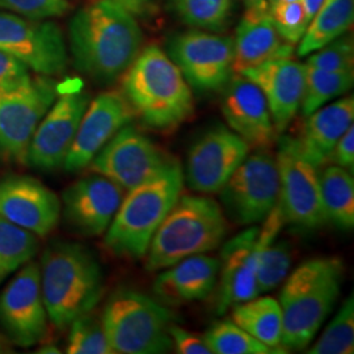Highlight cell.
<instances>
[{"instance_id":"6da1fadb","label":"cell","mask_w":354,"mask_h":354,"mask_svg":"<svg viewBox=\"0 0 354 354\" xmlns=\"http://www.w3.org/2000/svg\"><path fill=\"white\" fill-rule=\"evenodd\" d=\"M76 68L96 82L111 83L140 54L143 35L136 17L112 0H91L68 26Z\"/></svg>"},{"instance_id":"d6a6232c","label":"cell","mask_w":354,"mask_h":354,"mask_svg":"<svg viewBox=\"0 0 354 354\" xmlns=\"http://www.w3.org/2000/svg\"><path fill=\"white\" fill-rule=\"evenodd\" d=\"M185 24L207 30H221L227 26L232 0H171Z\"/></svg>"},{"instance_id":"f35d334b","label":"cell","mask_w":354,"mask_h":354,"mask_svg":"<svg viewBox=\"0 0 354 354\" xmlns=\"http://www.w3.org/2000/svg\"><path fill=\"white\" fill-rule=\"evenodd\" d=\"M169 336L174 342L177 353L181 354H212L203 337L180 328L175 323L169 327Z\"/></svg>"},{"instance_id":"ac0fdd59","label":"cell","mask_w":354,"mask_h":354,"mask_svg":"<svg viewBox=\"0 0 354 354\" xmlns=\"http://www.w3.org/2000/svg\"><path fill=\"white\" fill-rule=\"evenodd\" d=\"M62 213L58 196L30 176L0 180V216L36 236H46L57 227Z\"/></svg>"},{"instance_id":"52a82bcc","label":"cell","mask_w":354,"mask_h":354,"mask_svg":"<svg viewBox=\"0 0 354 354\" xmlns=\"http://www.w3.org/2000/svg\"><path fill=\"white\" fill-rule=\"evenodd\" d=\"M176 314L151 297L121 288L114 291L102 311L105 336L114 353L160 354L174 348L169 327Z\"/></svg>"},{"instance_id":"d4e9b609","label":"cell","mask_w":354,"mask_h":354,"mask_svg":"<svg viewBox=\"0 0 354 354\" xmlns=\"http://www.w3.org/2000/svg\"><path fill=\"white\" fill-rule=\"evenodd\" d=\"M163 270L153 282L158 298L168 304H189L210 295L219 274V260L201 253Z\"/></svg>"},{"instance_id":"b9f144b4","label":"cell","mask_w":354,"mask_h":354,"mask_svg":"<svg viewBox=\"0 0 354 354\" xmlns=\"http://www.w3.org/2000/svg\"><path fill=\"white\" fill-rule=\"evenodd\" d=\"M301 3L304 6L307 21L310 23L313 20V17L315 16V13L319 11V8L322 7V4L324 3V0H301Z\"/></svg>"},{"instance_id":"e575fe53","label":"cell","mask_w":354,"mask_h":354,"mask_svg":"<svg viewBox=\"0 0 354 354\" xmlns=\"http://www.w3.org/2000/svg\"><path fill=\"white\" fill-rule=\"evenodd\" d=\"M269 15L279 36L286 44L294 46L301 42L308 26L301 1L269 4Z\"/></svg>"},{"instance_id":"1f68e13d","label":"cell","mask_w":354,"mask_h":354,"mask_svg":"<svg viewBox=\"0 0 354 354\" xmlns=\"http://www.w3.org/2000/svg\"><path fill=\"white\" fill-rule=\"evenodd\" d=\"M354 352V298L342 304L336 317L310 349L308 354H352Z\"/></svg>"},{"instance_id":"d590c367","label":"cell","mask_w":354,"mask_h":354,"mask_svg":"<svg viewBox=\"0 0 354 354\" xmlns=\"http://www.w3.org/2000/svg\"><path fill=\"white\" fill-rule=\"evenodd\" d=\"M306 64L327 71H353V42L349 38L339 37L310 54Z\"/></svg>"},{"instance_id":"4dcf8cb0","label":"cell","mask_w":354,"mask_h":354,"mask_svg":"<svg viewBox=\"0 0 354 354\" xmlns=\"http://www.w3.org/2000/svg\"><path fill=\"white\" fill-rule=\"evenodd\" d=\"M37 236L0 216V282L37 253Z\"/></svg>"},{"instance_id":"836d02e7","label":"cell","mask_w":354,"mask_h":354,"mask_svg":"<svg viewBox=\"0 0 354 354\" xmlns=\"http://www.w3.org/2000/svg\"><path fill=\"white\" fill-rule=\"evenodd\" d=\"M68 354H114L102 328V317L84 314L68 326Z\"/></svg>"},{"instance_id":"603a6c76","label":"cell","mask_w":354,"mask_h":354,"mask_svg":"<svg viewBox=\"0 0 354 354\" xmlns=\"http://www.w3.org/2000/svg\"><path fill=\"white\" fill-rule=\"evenodd\" d=\"M353 96L342 97L306 115L295 140L297 149L315 168L327 165L336 143L353 125Z\"/></svg>"},{"instance_id":"4316f807","label":"cell","mask_w":354,"mask_h":354,"mask_svg":"<svg viewBox=\"0 0 354 354\" xmlns=\"http://www.w3.org/2000/svg\"><path fill=\"white\" fill-rule=\"evenodd\" d=\"M354 20V0H324L308 23L299 42L298 55L306 57L342 37Z\"/></svg>"},{"instance_id":"4fadbf2b","label":"cell","mask_w":354,"mask_h":354,"mask_svg":"<svg viewBox=\"0 0 354 354\" xmlns=\"http://www.w3.org/2000/svg\"><path fill=\"white\" fill-rule=\"evenodd\" d=\"M89 102L88 92L80 86L64 91L59 88L55 102L42 117L32 137L26 163L44 171L64 167Z\"/></svg>"},{"instance_id":"8992f818","label":"cell","mask_w":354,"mask_h":354,"mask_svg":"<svg viewBox=\"0 0 354 354\" xmlns=\"http://www.w3.org/2000/svg\"><path fill=\"white\" fill-rule=\"evenodd\" d=\"M221 205L205 196H180L152 236L146 253L149 272L163 270L178 261L214 251L227 235Z\"/></svg>"},{"instance_id":"9c48e42d","label":"cell","mask_w":354,"mask_h":354,"mask_svg":"<svg viewBox=\"0 0 354 354\" xmlns=\"http://www.w3.org/2000/svg\"><path fill=\"white\" fill-rule=\"evenodd\" d=\"M276 162L279 178L277 205L285 223L304 230L326 225L317 168L301 155L290 136L277 140Z\"/></svg>"},{"instance_id":"83f0119b","label":"cell","mask_w":354,"mask_h":354,"mask_svg":"<svg viewBox=\"0 0 354 354\" xmlns=\"http://www.w3.org/2000/svg\"><path fill=\"white\" fill-rule=\"evenodd\" d=\"M322 201L327 222L342 230L354 226L353 172L340 165H329L319 174Z\"/></svg>"},{"instance_id":"2e32d148","label":"cell","mask_w":354,"mask_h":354,"mask_svg":"<svg viewBox=\"0 0 354 354\" xmlns=\"http://www.w3.org/2000/svg\"><path fill=\"white\" fill-rule=\"evenodd\" d=\"M250 152L248 145L231 129L213 127L190 147L185 180L190 189L218 193Z\"/></svg>"},{"instance_id":"f6af8a7d","label":"cell","mask_w":354,"mask_h":354,"mask_svg":"<svg viewBox=\"0 0 354 354\" xmlns=\"http://www.w3.org/2000/svg\"><path fill=\"white\" fill-rule=\"evenodd\" d=\"M10 352H11V349H10L8 342L4 339L3 335H0V354L10 353Z\"/></svg>"},{"instance_id":"277c9868","label":"cell","mask_w":354,"mask_h":354,"mask_svg":"<svg viewBox=\"0 0 354 354\" xmlns=\"http://www.w3.org/2000/svg\"><path fill=\"white\" fill-rule=\"evenodd\" d=\"M344 263L335 256L310 259L291 273L279 294L283 349L302 351L314 340L340 295Z\"/></svg>"},{"instance_id":"7a4b0ae2","label":"cell","mask_w":354,"mask_h":354,"mask_svg":"<svg viewBox=\"0 0 354 354\" xmlns=\"http://www.w3.org/2000/svg\"><path fill=\"white\" fill-rule=\"evenodd\" d=\"M122 93L136 117L158 133L176 130L194 111L188 82L176 64L155 45L140 51L122 74Z\"/></svg>"},{"instance_id":"f546056e","label":"cell","mask_w":354,"mask_h":354,"mask_svg":"<svg viewBox=\"0 0 354 354\" xmlns=\"http://www.w3.org/2000/svg\"><path fill=\"white\" fill-rule=\"evenodd\" d=\"M203 340L214 354L285 353V349H274L254 339L232 320L215 322L203 335Z\"/></svg>"},{"instance_id":"7c38bea8","label":"cell","mask_w":354,"mask_h":354,"mask_svg":"<svg viewBox=\"0 0 354 354\" xmlns=\"http://www.w3.org/2000/svg\"><path fill=\"white\" fill-rule=\"evenodd\" d=\"M0 50L20 59L39 75H59L68 64L59 26L16 13L0 11Z\"/></svg>"},{"instance_id":"d6986e66","label":"cell","mask_w":354,"mask_h":354,"mask_svg":"<svg viewBox=\"0 0 354 354\" xmlns=\"http://www.w3.org/2000/svg\"><path fill=\"white\" fill-rule=\"evenodd\" d=\"M222 100V113L230 129L250 149L270 150L279 140L266 96L241 74H232Z\"/></svg>"},{"instance_id":"8fae6325","label":"cell","mask_w":354,"mask_h":354,"mask_svg":"<svg viewBox=\"0 0 354 354\" xmlns=\"http://www.w3.org/2000/svg\"><path fill=\"white\" fill-rule=\"evenodd\" d=\"M175 159L130 124L122 127L89 163L102 175L130 192L159 175Z\"/></svg>"},{"instance_id":"5bb4252c","label":"cell","mask_w":354,"mask_h":354,"mask_svg":"<svg viewBox=\"0 0 354 354\" xmlns=\"http://www.w3.org/2000/svg\"><path fill=\"white\" fill-rule=\"evenodd\" d=\"M48 320L39 266L29 261L0 294V327L15 345L30 348L45 337Z\"/></svg>"},{"instance_id":"ffe728a7","label":"cell","mask_w":354,"mask_h":354,"mask_svg":"<svg viewBox=\"0 0 354 354\" xmlns=\"http://www.w3.org/2000/svg\"><path fill=\"white\" fill-rule=\"evenodd\" d=\"M124 189L102 175L82 177L62 193L64 219L84 236L104 234L120 205Z\"/></svg>"},{"instance_id":"74e56055","label":"cell","mask_w":354,"mask_h":354,"mask_svg":"<svg viewBox=\"0 0 354 354\" xmlns=\"http://www.w3.org/2000/svg\"><path fill=\"white\" fill-rule=\"evenodd\" d=\"M30 79V68L26 64L0 50V88L19 87Z\"/></svg>"},{"instance_id":"f1b7e54d","label":"cell","mask_w":354,"mask_h":354,"mask_svg":"<svg viewBox=\"0 0 354 354\" xmlns=\"http://www.w3.org/2000/svg\"><path fill=\"white\" fill-rule=\"evenodd\" d=\"M353 71H327L306 64V83L301 104L304 117L346 93L353 87Z\"/></svg>"},{"instance_id":"cb8c5ba5","label":"cell","mask_w":354,"mask_h":354,"mask_svg":"<svg viewBox=\"0 0 354 354\" xmlns=\"http://www.w3.org/2000/svg\"><path fill=\"white\" fill-rule=\"evenodd\" d=\"M294 46L277 32L268 11L247 10L234 39V74H241L279 58H292Z\"/></svg>"},{"instance_id":"44dd1931","label":"cell","mask_w":354,"mask_h":354,"mask_svg":"<svg viewBox=\"0 0 354 354\" xmlns=\"http://www.w3.org/2000/svg\"><path fill=\"white\" fill-rule=\"evenodd\" d=\"M261 245V228L256 226L225 243L219 261L221 282L215 304L218 314L260 295L256 277Z\"/></svg>"},{"instance_id":"ab89813d","label":"cell","mask_w":354,"mask_h":354,"mask_svg":"<svg viewBox=\"0 0 354 354\" xmlns=\"http://www.w3.org/2000/svg\"><path fill=\"white\" fill-rule=\"evenodd\" d=\"M329 162L353 172L354 169V127H349L330 153Z\"/></svg>"},{"instance_id":"8d00e7d4","label":"cell","mask_w":354,"mask_h":354,"mask_svg":"<svg viewBox=\"0 0 354 354\" xmlns=\"http://www.w3.org/2000/svg\"><path fill=\"white\" fill-rule=\"evenodd\" d=\"M0 7L33 20L62 16L70 10L68 0H0Z\"/></svg>"},{"instance_id":"30bf717a","label":"cell","mask_w":354,"mask_h":354,"mask_svg":"<svg viewBox=\"0 0 354 354\" xmlns=\"http://www.w3.org/2000/svg\"><path fill=\"white\" fill-rule=\"evenodd\" d=\"M279 196L277 162L269 150L247 155L221 189L228 215L244 226L266 221L279 203Z\"/></svg>"},{"instance_id":"484cf974","label":"cell","mask_w":354,"mask_h":354,"mask_svg":"<svg viewBox=\"0 0 354 354\" xmlns=\"http://www.w3.org/2000/svg\"><path fill=\"white\" fill-rule=\"evenodd\" d=\"M232 322L259 342L274 349H283L281 346L283 317L277 299L257 295L236 304L232 310Z\"/></svg>"},{"instance_id":"5b68a950","label":"cell","mask_w":354,"mask_h":354,"mask_svg":"<svg viewBox=\"0 0 354 354\" xmlns=\"http://www.w3.org/2000/svg\"><path fill=\"white\" fill-rule=\"evenodd\" d=\"M183 185L184 174L175 159L159 175L127 192L105 231V247L120 257H146L153 234L181 196Z\"/></svg>"},{"instance_id":"7bdbcfd3","label":"cell","mask_w":354,"mask_h":354,"mask_svg":"<svg viewBox=\"0 0 354 354\" xmlns=\"http://www.w3.org/2000/svg\"><path fill=\"white\" fill-rule=\"evenodd\" d=\"M245 8L250 11H268L269 3L268 0H243Z\"/></svg>"},{"instance_id":"3957f363","label":"cell","mask_w":354,"mask_h":354,"mask_svg":"<svg viewBox=\"0 0 354 354\" xmlns=\"http://www.w3.org/2000/svg\"><path fill=\"white\" fill-rule=\"evenodd\" d=\"M39 279L48 317L58 329L93 311L104 292L102 266L79 243H51L41 259Z\"/></svg>"},{"instance_id":"ba28073f","label":"cell","mask_w":354,"mask_h":354,"mask_svg":"<svg viewBox=\"0 0 354 354\" xmlns=\"http://www.w3.org/2000/svg\"><path fill=\"white\" fill-rule=\"evenodd\" d=\"M59 86L50 76H32L13 88H0V156L26 163L39 121L55 102Z\"/></svg>"},{"instance_id":"ee69618b","label":"cell","mask_w":354,"mask_h":354,"mask_svg":"<svg viewBox=\"0 0 354 354\" xmlns=\"http://www.w3.org/2000/svg\"><path fill=\"white\" fill-rule=\"evenodd\" d=\"M37 353L59 354L61 353V351H58V348L54 346V345H44V346L39 348V351H37Z\"/></svg>"},{"instance_id":"bcb514c9","label":"cell","mask_w":354,"mask_h":354,"mask_svg":"<svg viewBox=\"0 0 354 354\" xmlns=\"http://www.w3.org/2000/svg\"><path fill=\"white\" fill-rule=\"evenodd\" d=\"M290 1H301V0H268L269 4H276V3H290Z\"/></svg>"},{"instance_id":"9a60e30c","label":"cell","mask_w":354,"mask_h":354,"mask_svg":"<svg viewBox=\"0 0 354 354\" xmlns=\"http://www.w3.org/2000/svg\"><path fill=\"white\" fill-rule=\"evenodd\" d=\"M169 58L193 88L218 91L234 74V39L206 32H188L172 39Z\"/></svg>"},{"instance_id":"7402d4cb","label":"cell","mask_w":354,"mask_h":354,"mask_svg":"<svg viewBox=\"0 0 354 354\" xmlns=\"http://www.w3.org/2000/svg\"><path fill=\"white\" fill-rule=\"evenodd\" d=\"M266 96L273 125L282 134L298 113L304 99L306 64L279 58L241 73Z\"/></svg>"},{"instance_id":"60d3db41","label":"cell","mask_w":354,"mask_h":354,"mask_svg":"<svg viewBox=\"0 0 354 354\" xmlns=\"http://www.w3.org/2000/svg\"><path fill=\"white\" fill-rule=\"evenodd\" d=\"M134 17H145L156 10L158 0H112Z\"/></svg>"},{"instance_id":"e0dca14e","label":"cell","mask_w":354,"mask_h":354,"mask_svg":"<svg viewBox=\"0 0 354 354\" xmlns=\"http://www.w3.org/2000/svg\"><path fill=\"white\" fill-rule=\"evenodd\" d=\"M134 118V111L122 92L106 91L100 93L89 102L64 160V169L76 172L88 167L97 152Z\"/></svg>"}]
</instances>
